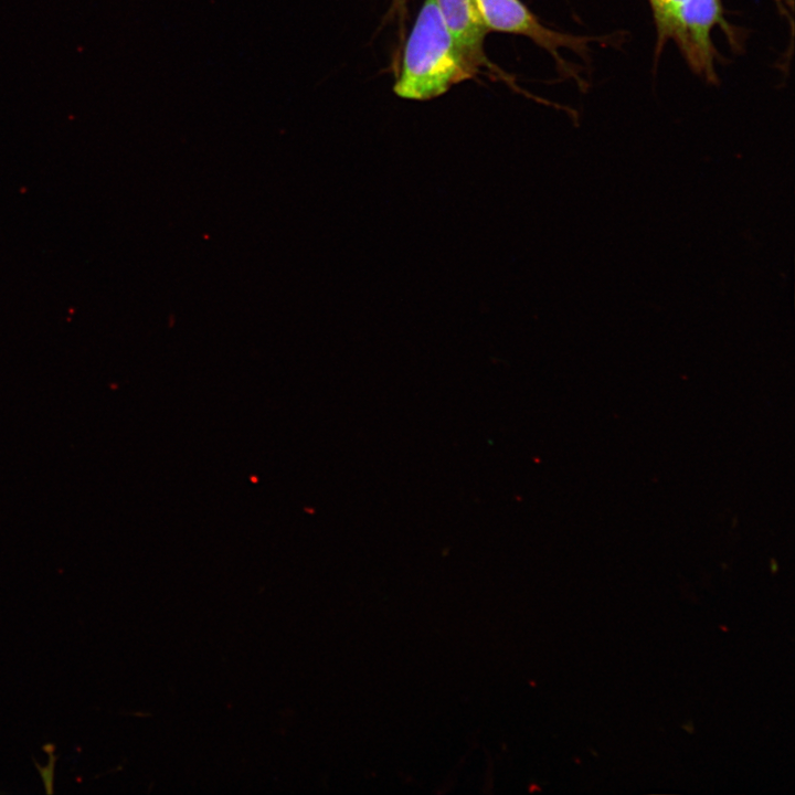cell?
Wrapping results in <instances>:
<instances>
[{
	"label": "cell",
	"instance_id": "7a4b0ae2",
	"mask_svg": "<svg viewBox=\"0 0 795 795\" xmlns=\"http://www.w3.org/2000/svg\"><path fill=\"white\" fill-rule=\"evenodd\" d=\"M721 13L720 0H682L661 41L671 38L693 70L713 77L714 50L710 35Z\"/></svg>",
	"mask_w": 795,
	"mask_h": 795
},
{
	"label": "cell",
	"instance_id": "3957f363",
	"mask_svg": "<svg viewBox=\"0 0 795 795\" xmlns=\"http://www.w3.org/2000/svg\"><path fill=\"white\" fill-rule=\"evenodd\" d=\"M488 31L524 35L553 55L560 47L583 51L590 38L573 36L545 28L520 0H475Z\"/></svg>",
	"mask_w": 795,
	"mask_h": 795
},
{
	"label": "cell",
	"instance_id": "6da1fadb",
	"mask_svg": "<svg viewBox=\"0 0 795 795\" xmlns=\"http://www.w3.org/2000/svg\"><path fill=\"white\" fill-rule=\"evenodd\" d=\"M475 72L447 30L436 0H425L407 39L394 93L405 99H432Z\"/></svg>",
	"mask_w": 795,
	"mask_h": 795
},
{
	"label": "cell",
	"instance_id": "277c9868",
	"mask_svg": "<svg viewBox=\"0 0 795 795\" xmlns=\"http://www.w3.org/2000/svg\"><path fill=\"white\" fill-rule=\"evenodd\" d=\"M439 13L453 40L477 71L484 65V40L489 32L475 0H436Z\"/></svg>",
	"mask_w": 795,
	"mask_h": 795
},
{
	"label": "cell",
	"instance_id": "5b68a950",
	"mask_svg": "<svg viewBox=\"0 0 795 795\" xmlns=\"http://www.w3.org/2000/svg\"><path fill=\"white\" fill-rule=\"evenodd\" d=\"M681 1L682 0H649L660 40Z\"/></svg>",
	"mask_w": 795,
	"mask_h": 795
}]
</instances>
